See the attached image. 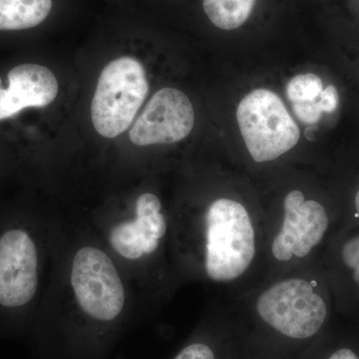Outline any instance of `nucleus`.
I'll return each mask as SVG.
<instances>
[{
  "label": "nucleus",
  "instance_id": "f257e3e1",
  "mask_svg": "<svg viewBox=\"0 0 359 359\" xmlns=\"http://www.w3.org/2000/svg\"><path fill=\"white\" fill-rule=\"evenodd\" d=\"M75 224L66 226L39 313L56 306L75 339L100 341L127 320L136 290L86 223Z\"/></svg>",
  "mask_w": 359,
  "mask_h": 359
},
{
  "label": "nucleus",
  "instance_id": "6e6552de",
  "mask_svg": "<svg viewBox=\"0 0 359 359\" xmlns=\"http://www.w3.org/2000/svg\"><path fill=\"white\" fill-rule=\"evenodd\" d=\"M237 120L245 147L256 163L271 162L297 145L301 131L275 92L256 89L238 106Z\"/></svg>",
  "mask_w": 359,
  "mask_h": 359
},
{
  "label": "nucleus",
  "instance_id": "0eeeda50",
  "mask_svg": "<svg viewBox=\"0 0 359 359\" xmlns=\"http://www.w3.org/2000/svg\"><path fill=\"white\" fill-rule=\"evenodd\" d=\"M149 93L146 71L131 56L116 58L99 76L91 103V120L97 133L112 139L131 126Z\"/></svg>",
  "mask_w": 359,
  "mask_h": 359
},
{
  "label": "nucleus",
  "instance_id": "4468645a",
  "mask_svg": "<svg viewBox=\"0 0 359 359\" xmlns=\"http://www.w3.org/2000/svg\"><path fill=\"white\" fill-rule=\"evenodd\" d=\"M323 90V81L313 73L299 74L292 78L287 87V95L290 102H309L318 100Z\"/></svg>",
  "mask_w": 359,
  "mask_h": 359
},
{
  "label": "nucleus",
  "instance_id": "f03ea898",
  "mask_svg": "<svg viewBox=\"0 0 359 359\" xmlns=\"http://www.w3.org/2000/svg\"><path fill=\"white\" fill-rule=\"evenodd\" d=\"M178 276L235 287L266 268V223L236 199L212 200L192 219H173Z\"/></svg>",
  "mask_w": 359,
  "mask_h": 359
},
{
  "label": "nucleus",
  "instance_id": "a211bd4d",
  "mask_svg": "<svg viewBox=\"0 0 359 359\" xmlns=\"http://www.w3.org/2000/svg\"><path fill=\"white\" fill-rule=\"evenodd\" d=\"M328 359H359V356L351 349L341 348L332 353Z\"/></svg>",
  "mask_w": 359,
  "mask_h": 359
},
{
  "label": "nucleus",
  "instance_id": "dca6fc26",
  "mask_svg": "<svg viewBox=\"0 0 359 359\" xmlns=\"http://www.w3.org/2000/svg\"><path fill=\"white\" fill-rule=\"evenodd\" d=\"M174 359H216L211 347L204 342H192L182 349Z\"/></svg>",
  "mask_w": 359,
  "mask_h": 359
},
{
  "label": "nucleus",
  "instance_id": "423d86ee",
  "mask_svg": "<svg viewBox=\"0 0 359 359\" xmlns=\"http://www.w3.org/2000/svg\"><path fill=\"white\" fill-rule=\"evenodd\" d=\"M330 306L323 283L304 273L276 278L254 301L255 311L266 325L294 339L318 334L327 320Z\"/></svg>",
  "mask_w": 359,
  "mask_h": 359
},
{
  "label": "nucleus",
  "instance_id": "9d476101",
  "mask_svg": "<svg viewBox=\"0 0 359 359\" xmlns=\"http://www.w3.org/2000/svg\"><path fill=\"white\" fill-rule=\"evenodd\" d=\"M58 82L48 68L25 63L8 73V86L0 78V120L18 114L25 108L50 105L58 94Z\"/></svg>",
  "mask_w": 359,
  "mask_h": 359
},
{
  "label": "nucleus",
  "instance_id": "20e7f679",
  "mask_svg": "<svg viewBox=\"0 0 359 359\" xmlns=\"http://www.w3.org/2000/svg\"><path fill=\"white\" fill-rule=\"evenodd\" d=\"M86 224L141 295H163L172 276H178L173 219L156 194L143 192L134 200L131 211Z\"/></svg>",
  "mask_w": 359,
  "mask_h": 359
},
{
  "label": "nucleus",
  "instance_id": "f3484780",
  "mask_svg": "<svg viewBox=\"0 0 359 359\" xmlns=\"http://www.w3.org/2000/svg\"><path fill=\"white\" fill-rule=\"evenodd\" d=\"M318 100L323 112L334 113L339 106V92L334 85H330L323 90Z\"/></svg>",
  "mask_w": 359,
  "mask_h": 359
},
{
  "label": "nucleus",
  "instance_id": "9b49d317",
  "mask_svg": "<svg viewBox=\"0 0 359 359\" xmlns=\"http://www.w3.org/2000/svg\"><path fill=\"white\" fill-rule=\"evenodd\" d=\"M52 0H0V30H23L43 22Z\"/></svg>",
  "mask_w": 359,
  "mask_h": 359
},
{
  "label": "nucleus",
  "instance_id": "2eb2a0df",
  "mask_svg": "<svg viewBox=\"0 0 359 359\" xmlns=\"http://www.w3.org/2000/svg\"><path fill=\"white\" fill-rule=\"evenodd\" d=\"M292 110L299 121L304 124H316L320 120L323 111L320 109L318 100L309 102L292 103Z\"/></svg>",
  "mask_w": 359,
  "mask_h": 359
},
{
  "label": "nucleus",
  "instance_id": "7ed1b4c3",
  "mask_svg": "<svg viewBox=\"0 0 359 359\" xmlns=\"http://www.w3.org/2000/svg\"><path fill=\"white\" fill-rule=\"evenodd\" d=\"M66 223L33 212L0 211V325H34L65 237Z\"/></svg>",
  "mask_w": 359,
  "mask_h": 359
},
{
  "label": "nucleus",
  "instance_id": "1a4fd4ad",
  "mask_svg": "<svg viewBox=\"0 0 359 359\" xmlns=\"http://www.w3.org/2000/svg\"><path fill=\"white\" fill-rule=\"evenodd\" d=\"M195 112L190 99L176 88L156 92L130 130V141L139 147L177 143L190 135Z\"/></svg>",
  "mask_w": 359,
  "mask_h": 359
},
{
  "label": "nucleus",
  "instance_id": "f8f14e48",
  "mask_svg": "<svg viewBox=\"0 0 359 359\" xmlns=\"http://www.w3.org/2000/svg\"><path fill=\"white\" fill-rule=\"evenodd\" d=\"M256 0H203V6L212 25L233 30L244 25L254 9Z\"/></svg>",
  "mask_w": 359,
  "mask_h": 359
},
{
  "label": "nucleus",
  "instance_id": "39448f33",
  "mask_svg": "<svg viewBox=\"0 0 359 359\" xmlns=\"http://www.w3.org/2000/svg\"><path fill=\"white\" fill-rule=\"evenodd\" d=\"M334 224L320 201L290 191L278 219L266 223V266L280 271L299 268L327 242Z\"/></svg>",
  "mask_w": 359,
  "mask_h": 359
},
{
  "label": "nucleus",
  "instance_id": "ddd939ff",
  "mask_svg": "<svg viewBox=\"0 0 359 359\" xmlns=\"http://www.w3.org/2000/svg\"><path fill=\"white\" fill-rule=\"evenodd\" d=\"M337 257L342 276L359 295V226L342 236L337 244Z\"/></svg>",
  "mask_w": 359,
  "mask_h": 359
},
{
  "label": "nucleus",
  "instance_id": "6ab92c4d",
  "mask_svg": "<svg viewBox=\"0 0 359 359\" xmlns=\"http://www.w3.org/2000/svg\"><path fill=\"white\" fill-rule=\"evenodd\" d=\"M354 210H355V216L359 219V190L354 197Z\"/></svg>",
  "mask_w": 359,
  "mask_h": 359
}]
</instances>
